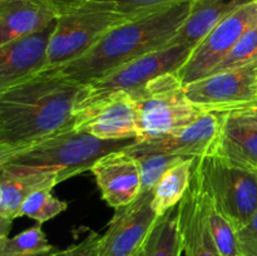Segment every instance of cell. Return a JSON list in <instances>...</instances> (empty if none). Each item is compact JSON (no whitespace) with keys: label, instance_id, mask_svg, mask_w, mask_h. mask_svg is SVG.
<instances>
[{"label":"cell","instance_id":"cell-1","mask_svg":"<svg viewBox=\"0 0 257 256\" xmlns=\"http://www.w3.org/2000/svg\"><path fill=\"white\" fill-rule=\"evenodd\" d=\"M84 85L55 69L0 92V156L74 127Z\"/></svg>","mask_w":257,"mask_h":256},{"label":"cell","instance_id":"cell-2","mask_svg":"<svg viewBox=\"0 0 257 256\" xmlns=\"http://www.w3.org/2000/svg\"><path fill=\"white\" fill-rule=\"evenodd\" d=\"M191 3L182 0L132 18L110 29L87 54L55 70L80 85L92 84L122 65L167 47L187 19Z\"/></svg>","mask_w":257,"mask_h":256},{"label":"cell","instance_id":"cell-3","mask_svg":"<svg viewBox=\"0 0 257 256\" xmlns=\"http://www.w3.org/2000/svg\"><path fill=\"white\" fill-rule=\"evenodd\" d=\"M137 142L136 138L102 140L73 127L0 156V170L14 173L50 172L55 173L59 182H63L90 171L104 156L127 150Z\"/></svg>","mask_w":257,"mask_h":256},{"label":"cell","instance_id":"cell-4","mask_svg":"<svg viewBox=\"0 0 257 256\" xmlns=\"http://www.w3.org/2000/svg\"><path fill=\"white\" fill-rule=\"evenodd\" d=\"M132 18L108 0H90L58 17L47 69H58L87 54L110 29Z\"/></svg>","mask_w":257,"mask_h":256},{"label":"cell","instance_id":"cell-5","mask_svg":"<svg viewBox=\"0 0 257 256\" xmlns=\"http://www.w3.org/2000/svg\"><path fill=\"white\" fill-rule=\"evenodd\" d=\"M132 98L137 109L140 141L181 132L207 113L191 102L177 73L155 78Z\"/></svg>","mask_w":257,"mask_h":256},{"label":"cell","instance_id":"cell-6","mask_svg":"<svg viewBox=\"0 0 257 256\" xmlns=\"http://www.w3.org/2000/svg\"><path fill=\"white\" fill-rule=\"evenodd\" d=\"M206 192L236 230L257 211V171L237 167L216 155L195 158Z\"/></svg>","mask_w":257,"mask_h":256},{"label":"cell","instance_id":"cell-7","mask_svg":"<svg viewBox=\"0 0 257 256\" xmlns=\"http://www.w3.org/2000/svg\"><path fill=\"white\" fill-rule=\"evenodd\" d=\"M192 49L186 44H168L162 49L122 65L102 79L84 85L77 108L115 93H127L131 97L140 94L155 78L167 73H177L187 62Z\"/></svg>","mask_w":257,"mask_h":256},{"label":"cell","instance_id":"cell-8","mask_svg":"<svg viewBox=\"0 0 257 256\" xmlns=\"http://www.w3.org/2000/svg\"><path fill=\"white\" fill-rule=\"evenodd\" d=\"M185 88L191 102L207 113H228L255 107L257 60L241 68L211 74Z\"/></svg>","mask_w":257,"mask_h":256},{"label":"cell","instance_id":"cell-9","mask_svg":"<svg viewBox=\"0 0 257 256\" xmlns=\"http://www.w3.org/2000/svg\"><path fill=\"white\" fill-rule=\"evenodd\" d=\"M257 27V2L240 8L213 28L191 52L177 75L187 85L208 77L222 63L247 30Z\"/></svg>","mask_w":257,"mask_h":256},{"label":"cell","instance_id":"cell-10","mask_svg":"<svg viewBox=\"0 0 257 256\" xmlns=\"http://www.w3.org/2000/svg\"><path fill=\"white\" fill-rule=\"evenodd\" d=\"M152 200L153 190L146 191L135 202L115 210L100 236L98 256H133L142 248L158 218Z\"/></svg>","mask_w":257,"mask_h":256},{"label":"cell","instance_id":"cell-11","mask_svg":"<svg viewBox=\"0 0 257 256\" xmlns=\"http://www.w3.org/2000/svg\"><path fill=\"white\" fill-rule=\"evenodd\" d=\"M74 128L102 140H141L135 99L115 93L75 109Z\"/></svg>","mask_w":257,"mask_h":256},{"label":"cell","instance_id":"cell-12","mask_svg":"<svg viewBox=\"0 0 257 256\" xmlns=\"http://www.w3.org/2000/svg\"><path fill=\"white\" fill-rule=\"evenodd\" d=\"M221 113H205L200 119L181 132L138 141L125 151L132 156L172 155L198 158L212 155L221 130Z\"/></svg>","mask_w":257,"mask_h":256},{"label":"cell","instance_id":"cell-13","mask_svg":"<svg viewBox=\"0 0 257 256\" xmlns=\"http://www.w3.org/2000/svg\"><path fill=\"white\" fill-rule=\"evenodd\" d=\"M55 25L57 20L39 32L0 45V92L47 69Z\"/></svg>","mask_w":257,"mask_h":256},{"label":"cell","instance_id":"cell-14","mask_svg":"<svg viewBox=\"0 0 257 256\" xmlns=\"http://www.w3.org/2000/svg\"><path fill=\"white\" fill-rule=\"evenodd\" d=\"M90 172L94 176L102 198L115 210L131 205L142 193L140 165L125 150L100 158Z\"/></svg>","mask_w":257,"mask_h":256},{"label":"cell","instance_id":"cell-15","mask_svg":"<svg viewBox=\"0 0 257 256\" xmlns=\"http://www.w3.org/2000/svg\"><path fill=\"white\" fill-rule=\"evenodd\" d=\"M178 223L186 256H223L217 248L206 216L205 188L196 165L185 196L178 203Z\"/></svg>","mask_w":257,"mask_h":256},{"label":"cell","instance_id":"cell-16","mask_svg":"<svg viewBox=\"0 0 257 256\" xmlns=\"http://www.w3.org/2000/svg\"><path fill=\"white\" fill-rule=\"evenodd\" d=\"M59 182L50 172L14 173L0 170V238L9 237L12 223L20 217L23 203L35 191L53 188Z\"/></svg>","mask_w":257,"mask_h":256},{"label":"cell","instance_id":"cell-17","mask_svg":"<svg viewBox=\"0 0 257 256\" xmlns=\"http://www.w3.org/2000/svg\"><path fill=\"white\" fill-rule=\"evenodd\" d=\"M57 19L45 0H0V45L39 32Z\"/></svg>","mask_w":257,"mask_h":256},{"label":"cell","instance_id":"cell-18","mask_svg":"<svg viewBox=\"0 0 257 256\" xmlns=\"http://www.w3.org/2000/svg\"><path fill=\"white\" fill-rule=\"evenodd\" d=\"M257 0H192L190 14L170 44H186L195 48L213 28Z\"/></svg>","mask_w":257,"mask_h":256},{"label":"cell","instance_id":"cell-19","mask_svg":"<svg viewBox=\"0 0 257 256\" xmlns=\"http://www.w3.org/2000/svg\"><path fill=\"white\" fill-rule=\"evenodd\" d=\"M221 130L215 152L233 166L257 171V130L238 122L230 113H221Z\"/></svg>","mask_w":257,"mask_h":256},{"label":"cell","instance_id":"cell-20","mask_svg":"<svg viewBox=\"0 0 257 256\" xmlns=\"http://www.w3.org/2000/svg\"><path fill=\"white\" fill-rule=\"evenodd\" d=\"M195 158H185L167 171L153 188L152 205L158 216L178 206L192 178Z\"/></svg>","mask_w":257,"mask_h":256},{"label":"cell","instance_id":"cell-21","mask_svg":"<svg viewBox=\"0 0 257 256\" xmlns=\"http://www.w3.org/2000/svg\"><path fill=\"white\" fill-rule=\"evenodd\" d=\"M145 256H181L182 237L178 223V206L158 216L143 245Z\"/></svg>","mask_w":257,"mask_h":256},{"label":"cell","instance_id":"cell-22","mask_svg":"<svg viewBox=\"0 0 257 256\" xmlns=\"http://www.w3.org/2000/svg\"><path fill=\"white\" fill-rule=\"evenodd\" d=\"M53 248L55 247L49 243L39 222L13 237L0 238V256L37 255Z\"/></svg>","mask_w":257,"mask_h":256},{"label":"cell","instance_id":"cell-23","mask_svg":"<svg viewBox=\"0 0 257 256\" xmlns=\"http://www.w3.org/2000/svg\"><path fill=\"white\" fill-rule=\"evenodd\" d=\"M197 168V167H196ZM201 177V176H200ZM202 181V180H201ZM203 185V183H202ZM205 188V187H203ZM206 216L210 226V231L215 240L217 248L223 256H241L238 248L237 230L235 226L215 207L212 200L205 190Z\"/></svg>","mask_w":257,"mask_h":256},{"label":"cell","instance_id":"cell-24","mask_svg":"<svg viewBox=\"0 0 257 256\" xmlns=\"http://www.w3.org/2000/svg\"><path fill=\"white\" fill-rule=\"evenodd\" d=\"M68 208L65 201L59 200L52 193V188L35 191L23 203L20 217L28 216L37 222L44 223L52 220Z\"/></svg>","mask_w":257,"mask_h":256},{"label":"cell","instance_id":"cell-25","mask_svg":"<svg viewBox=\"0 0 257 256\" xmlns=\"http://www.w3.org/2000/svg\"><path fill=\"white\" fill-rule=\"evenodd\" d=\"M132 156V155H131ZM137 160L142 178V192L152 191L170 168L187 157L172 155H142L133 156Z\"/></svg>","mask_w":257,"mask_h":256},{"label":"cell","instance_id":"cell-26","mask_svg":"<svg viewBox=\"0 0 257 256\" xmlns=\"http://www.w3.org/2000/svg\"><path fill=\"white\" fill-rule=\"evenodd\" d=\"M257 60V27L247 30L212 74L236 69Z\"/></svg>","mask_w":257,"mask_h":256},{"label":"cell","instance_id":"cell-27","mask_svg":"<svg viewBox=\"0 0 257 256\" xmlns=\"http://www.w3.org/2000/svg\"><path fill=\"white\" fill-rule=\"evenodd\" d=\"M108 2L114 3L117 5V9L127 17L136 18L138 15L147 14L153 10L182 2V0H108Z\"/></svg>","mask_w":257,"mask_h":256},{"label":"cell","instance_id":"cell-28","mask_svg":"<svg viewBox=\"0 0 257 256\" xmlns=\"http://www.w3.org/2000/svg\"><path fill=\"white\" fill-rule=\"evenodd\" d=\"M100 233L90 231L85 237L63 250H55L50 256H98Z\"/></svg>","mask_w":257,"mask_h":256},{"label":"cell","instance_id":"cell-29","mask_svg":"<svg viewBox=\"0 0 257 256\" xmlns=\"http://www.w3.org/2000/svg\"><path fill=\"white\" fill-rule=\"evenodd\" d=\"M237 240L241 256H257V211L237 231Z\"/></svg>","mask_w":257,"mask_h":256},{"label":"cell","instance_id":"cell-30","mask_svg":"<svg viewBox=\"0 0 257 256\" xmlns=\"http://www.w3.org/2000/svg\"><path fill=\"white\" fill-rule=\"evenodd\" d=\"M238 122L245 123V124L251 125V127L257 130V105L256 107H248L245 109L235 110V112H228Z\"/></svg>","mask_w":257,"mask_h":256},{"label":"cell","instance_id":"cell-31","mask_svg":"<svg viewBox=\"0 0 257 256\" xmlns=\"http://www.w3.org/2000/svg\"><path fill=\"white\" fill-rule=\"evenodd\" d=\"M45 2L55 10L57 15L59 17L63 13L68 12V10L73 9L75 7H79L84 3L90 2V0H45Z\"/></svg>","mask_w":257,"mask_h":256},{"label":"cell","instance_id":"cell-32","mask_svg":"<svg viewBox=\"0 0 257 256\" xmlns=\"http://www.w3.org/2000/svg\"><path fill=\"white\" fill-rule=\"evenodd\" d=\"M55 250H57V248H53V250L47 251V252H42V253H37V255H29V256H50Z\"/></svg>","mask_w":257,"mask_h":256},{"label":"cell","instance_id":"cell-33","mask_svg":"<svg viewBox=\"0 0 257 256\" xmlns=\"http://www.w3.org/2000/svg\"><path fill=\"white\" fill-rule=\"evenodd\" d=\"M133 256H145V250H143V246H142V248H141V250H138Z\"/></svg>","mask_w":257,"mask_h":256},{"label":"cell","instance_id":"cell-34","mask_svg":"<svg viewBox=\"0 0 257 256\" xmlns=\"http://www.w3.org/2000/svg\"><path fill=\"white\" fill-rule=\"evenodd\" d=\"M256 105H257V103H256ZM256 105H255V107H256Z\"/></svg>","mask_w":257,"mask_h":256}]
</instances>
